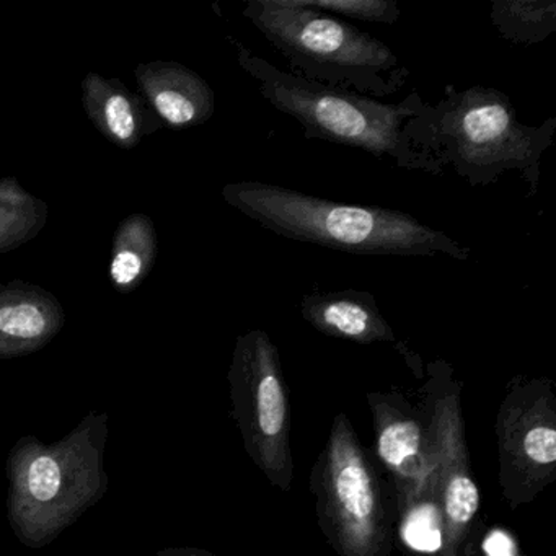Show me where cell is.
Instances as JSON below:
<instances>
[{"instance_id":"cell-11","label":"cell","mask_w":556,"mask_h":556,"mask_svg":"<svg viewBox=\"0 0 556 556\" xmlns=\"http://www.w3.org/2000/svg\"><path fill=\"white\" fill-rule=\"evenodd\" d=\"M301 312L312 328L334 340L357 344L395 341V333L380 314L376 298L359 289L312 292L302 298Z\"/></svg>"},{"instance_id":"cell-19","label":"cell","mask_w":556,"mask_h":556,"mask_svg":"<svg viewBox=\"0 0 556 556\" xmlns=\"http://www.w3.org/2000/svg\"><path fill=\"white\" fill-rule=\"evenodd\" d=\"M481 556H519L516 539L503 527H490L480 540Z\"/></svg>"},{"instance_id":"cell-4","label":"cell","mask_w":556,"mask_h":556,"mask_svg":"<svg viewBox=\"0 0 556 556\" xmlns=\"http://www.w3.org/2000/svg\"><path fill=\"white\" fill-rule=\"evenodd\" d=\"M556 118L519 122L506 93L491 87L447 86L425 118L426 149L442 170L451 167L470 187H486L506 172L520 175L530 197L542 177V159L555 144Z\"/></svg>"},{"instance_id":"cell-13","label":"cell","mask_w":556,"mask_h":556,"mask_svg":"<svg viewBox=\"0 0 556 556\" xmlns=\"http://www.w3.org/2000/svg\"><path fill=\"white\" fill-rule=\"evenodd\" d=\"M142 86L148 90L157 115L175 128L201 125L213 116L216 109L211 87L180 64L152 67V79Z\"/></svg>"},{"instance_id":"cell-17","label":"cell","mask_w":556,"mask_h":556,"mask_svg":"<svg viewBox=\"0 0 556 556\" xmlns=\"http://www.w3.org/2000/svg\"><path fill=\"white\" fill-rule=\"evenodd\" d=\"M97 116L103 129L118 144L135 146L139 135V115L131 97L122 90H103L97 100Z\"/></svg>"},{"instance_id":"cell-7","label":"cell","mask_w":556,"mask_h":556,"mask_svg":"<svg viewBox=\"0 0 556 556\" xmlns=\"http://www.w3.org/2000/svg\"><path fill=\"white\" fill-rule=\"evenodd\" d=\"M232 416L243 447L266 480L289 491L294 480L291 408L281 356L263 330L240 334L229 370Z\"/></svg>"},{"instance_id":"cell-5","label":"cell","mask_w":556,"mask_h":556,"mask_svg":"<svg viewBox=\"0 0 556 556\" xmlns=\"http://www.w3.org/2000/svg\"><path fill=\"white\" fill-rule=\"evenodd\" d=\"M243 17L286 58L292 76L376 100L408 80L409 71L379 38L302 0H249Z\"/></svg>"},{"instance_id":"cell-16","label":"cell","mask_w":556,"mask_h":556,"mask_svg":"<svg viewBox=\"0 0 556 556\" xmlns=\"http://www.w3.org/2000/svg\"><path fill=\"white\" fill-rule=\"evenodd\" d=\"M396 516L400 540L409 552L438 556L442 545V522L434 488Z\"/></svg>"},{"instance_id":"cell-10","label":"cell","mask_w":556,"mask_h":556,"mask_svg":"<svg viewBox=\"0 0 556 556\" xmlns=\"http://www.w3.org/2000/svg\"><path fill=\"white\" fill-rule=\"evenodd\" d=\"M376 429V454L395 488L396 514L434 488L435 445L428 413L413 408L402 393L367 395Z\"/></svg>"},{"instance_id":"cell-14","label":"cell","mask_w":556,"mask_h":556,"mask_svg":"<svg viewBox=\"0 0 556 556\" xmlns=\"http://www.w3.org/2000/svg\"><path fill=\"white\" fill-rule=\"evenodd\" d=\"M491 24L504 40L514 45H536L556 31L553 0H494Z\"/></svg>"},{"instance_id":"cell-12","label":"cell","mask_w":556,"mask_h":556,"mask_svg":"<svg viewBox=\"0 0 556 556\" xmlns=\"http://www.w3.org/2000/svg\"><path fill=\"white\" fill-rule=\"evenodd\" d=\"M63 325L56 299L37 289L0 291V357L22 356L43 348Z\"/></svg>"},{"instance_id":"cell-20","label":"cell","mask_w":556,"mask_h":556,"mask_svg":"<svg viewBox=\"0 0 556 556\" xmlns=\"http://www.w3.org/2000/svg\"><path fill=\"white\" fill-rule=\"evenodd\" d=\"M155 556H219L200 548H167Z\"/></svg>"},{"instance_id":"cell-8","label":"cell","mask_w":556,"mask_h":556,"mask_svg":"<svg viewBox=\"0 0 556 556\" xmlns=\"http://www.w3.org/2000/svg\"><path fill=\"white\" fill-rule=\"evenodd\" d=\"M500 486L510 509L533 503L556 478V393L549 379L516 377L496 416Z\"/></svg>"},{"instance_id":"cell-18","label":"cell","mask_w":556,"mask_h":556,"mask_svg":"<svg viewBox=\"0 0 556 556\" xmlns=\"http://www.w3.org/2000/svg\"><path fill=\"white\" fill-rule=\"evenodd\" d=\"M308 8L370 24L395 25L402 17L396 0H302Z\"/></svg>"},{"instance_id":"cell-6","label":"cell","mask_w":556,"mask_h":556,"mask_svg":"<svg viewBox=\"0 0 556 556\" xmlns=\"http://www.w3.org/2000/svg\"><path fill=\"white\" fill-rule=\"evenodd\" d=\"M318 527L338 556H390L395 504L376 462L340 413L312 468Z\"/></svg>"},{"instance_id":"cell-3","label":"cell","mask_w":556,"mask_h":556,"mask_svg":"<svg viewBox=\"0 0 556 556\" xmlns=\"http://www.w3.org/2000/svg\"><path fill=\"white\" fill-rule=\"evenodd\" d=\"M109 415L90 412L66 438L45 444L24 435L8 458V513L24 545H50L109 488Z\"/></svg>"},{"instance_id":"cell-2","label":"cell","mask_w":556,"mask_h":556,"mask_svg":"<svg viewBox=\"0 0 556 556\" xmlns=\"http://www.w3.org/2000/svg\"><path fill=\"white\" fill-rule=\"evenodd\" d=\"M224 200L285 239L354 255L470 260V249L399 210L325 200L265 181H239Z\"/></svg>"},{"instance_id":"cell-15","label":"cell","mask_w":556,"mask_h":556,"mask_svg":"<svg viewBox=\"0 0 556 556\" xmlns=\"http://www.w3.org/2000/svg\"><path fill=\"white\" fill-rule=\"evenodd\" d=\"M154 253V230L149 220L142 217L128 220L116 237L115 255L110 268V275L118 289L135 288L148 273Z\"/></svg>"},{"instance_id":"cell-9","label":"cell","mask_w":556,"mask_h":556,"mask_svg":"<svg viewBox=\"0 0 556 556\" xmlns=\"http://www.w3.org/2000/svg\"><path fill=\"white\" fill-rule=\"evenodd\" d=\"M426 413L435 445V504L442 522V545L438 556H462L480 510L481 494L465 439L462 416V383L451 366L434 361L428 366Z\"/></svg>"},{"instance_id":"cell-1","label":"cell","mask_w":556,"mask_h":556,"mask_svg":"<svg viewBox=\"0 0 556 556\" xmlns=\"http://www.w3.org/2000/svg\"><path fill=\"white\" fill-rule=\"evenodd\" d=\"M240 67L255 80L263 99L301 123L307 139L357 149L405 170L444 174L426 149L429 103L412 92L400 103L334 89L292 76L233 41Z\"/></svg>"}]
</instances>
